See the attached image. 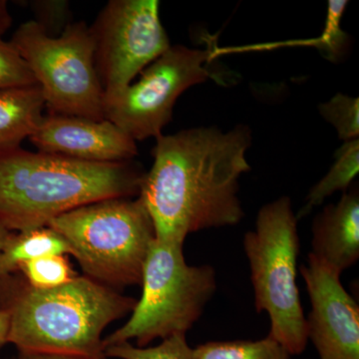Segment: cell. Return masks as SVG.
I'll return each instance as SVG.
<instances>
[{
	"label": "cell",
	"mask_w": 359,
	"mask_h": 359,
	"mask_svg": "<svg viewBox=\"0 0 359 359\" xmlns=\"http://www.w3.org/2000/svg\"><path fill=\"white\" fill-rule=\"evenodd\" d=\"M13 231L7 230L6 226L0 224V247L4 244Z\"/></svg>",
	"instance_id": "cell-25"
},
{
	"label": "cell",
	"mask_w": 359,
	"mask_h": 359,
	"mask_svg": "<svg viewBox=\"0 0 359 359\" xmlns=\"http://www.w3.org/2000/svg\"><path fill=\"white\" fill-rule=\"evenodd\" d=\"M106 358L118 359H195L186 334H175L152 347L135 346L130 342L113 344L104 351Z\"/></svg>",
	"instance_id": "cell-18"
},
{
	"label": "cell",
	"mask_w": 359,
	"mask_h": 359,
	"mask_svg": "<svg viewBox=\"0 0 359 359\" xmlns=\"http://www.w3.org/2000/svg\"><path fill=\"white\" fill-rule=\"evenodd\" d=\"M20 273L29 287L51 290L61 287L76 278L66 255H45L26 262Z\"/></svg>",
	"instance_id": "cell-17"
},
{
	"label": "cell",
	"mask_w": 359,
	"mask_h": 359,
	"mask_svg": "<svg viewBox=\"0 0 359 359\" xmlns=\"http://www.w3.org/2000/svg\"><path fill=\"white\" fill-rule=\"evenodd\" d=\"M297 222L292 200L283 196L261 208L256 229L244 237L257 311L268 313L269 337L290 355L304 353L309 342L297 285L301 252Z\"/></svg>",
	"instance_id": "cell-5"
},
{
	"label": "cell",
	"mask_w": 359,
	"mask_h": 359,
	"mask_svg": "<svg viewBox=\"0 0 359 359\" xmlns=\"http://www.w3.org/2000/svg\"><path fill=\"white\" fill-rule=\"evenodd\" d=\"M90 29L104 100L132 84L171 47L157 0H111Z\"/></svg>",
	"instance_id": "cell-9"
},
{
	"label": "cell",
	"mask_w": 359,
	"mask_h": 359,
	"mask_svg": "<svg viewBox=\"0 0 359 359\" xmlns=\"http://www.w3.org/2000/svg\"><path fill=\"white\" fill-rule=\"evenodd\" d=\"M47 226L65 238L84 276L113 289L141 285L156 235L139 198H112L82 205Z\"/></svg>",
	"instance_id": "cell-4"
},
{
	"label": "cell",
	"mask_w": 359,
	"mask_h": 359,
	"mask_svg": "<svg viewBox=\"0 0 359 359\" xmlns=\"http://www.w3.org/2000/svg\"><path fill=\"white\" fill-rule=\"evenodd\" d=\"M29 140L39 152L85 162H129L138 154L136 142L106 119L51 113L43 116Z\"/></svg>",
	"instance_id": "cell-11"
},
{
	"label": "cell",
	"mask_w": 359,
	"mask_h": 359,
	"mask_svg": "<svg viewBox=\"0 0 359 359\" xmlns=\"http://www.w3.org/2000/svg\"><path fill=\"white\" fill-rule=\"evenodd\" d=\"M136 304L86 276L51 290L33 289L16 275L0 283V309L8 314L7 344L21 353L105 359L104 330Z\"/></svg>",
	"instance_id": "cell-2"
},
{
	"label": "cell",
	"mask_w": 359,
	"mask_h": 359,
	"mask_svg": "<svg viewBox=\"0 0 359 359\" xmlns=\"http://www.w3.org/2000/svg\"><path fill=\"white\" fill-rule=\"evenodd\" d=\"M195 359H290V354L269 335L263 339L210 341L194 348Z\"/></svg>",
	"instance_id": "cell-16"
},
{
	"label": "cell",
	"mask_w": 359,
	"mask_h": 359,
	"mask_svg": "<svg viewBox=\"0 0 359 359\" xmlns=\"http://www.w3.org/2000/svg\"><path fill=\"white\" fill-rule=\"evenodd\" d=\"M346 0H330L327 6V18L325 29L320 37V48L327 54L328 57L339 55L346 41V34L340 28V20L346 11Z\"/></svg>",
	"instance_id": "cell-21"
},
{
	"label": "cell",
	"mask_w": 359,
	"mask_h": 359,
	"mask_svg": "<svg viewBox=\"0 0 359 359\" xmlns=\"http://www.w3.org/2000/svg\"><path fill=\"white\" fill-rule=\"evenodd\" d=\"M8 334V314L4 309H0V348L7 344Z\"/></svg>",
	"instance_id": "cell-24"
},
{
	"label": "cell",
	"mask_w": 359,
	"mask_h": 359,
	"mask_svg": "<svg viewBox=\"0 0 359 359\" xmlns=\"http://www.w3.org/2000/svg\"><path fill=\"white\" fill-rule=\"evenodd\" d=\"M301 273L311 304L308 337L320 359H359V306L339 273L311 255Z\"/></svg>",
	"instance_id": "cell-10"
},
{
	"label": "cell",
	"mask_w": 359,
	"mask_h": 359,
	"mask_svg": "<svg viewBox=\"0 0 359 359\" xmlns=\"http://www.w3.org/2000/svg\"><path fill=\"white\" fill-rule=\"evenodd\" d=\"M18 359H88L79 356L61 355V354L21 353Z\"/></svg>",
	"instance_id": "cell-22"
},
{
	"label": "cell",
	"mask_w": 359,
	"mask_h": 359,
	"mask_svg": "<svg viewBox=\"0 0 359 359\" xmlns=\"http://www.w3.org/2000/svg\"><path fill=\"white\" fill-rule=\"evenodd\" d=\"M145 173L129 162H85L20 147L0 151V224L34 230L82 205L139 196Z\"/></svg>",
	"instance_id": "cell-3"
},
{
	"label": "cell",
	"mask_w": 359,
	"mask_h": 359,
	"mask_svg": "<svg viewBox=\"0 0 359 359\" xmlns=\"http://www.w3.org/2000/svg\"><path fill=\"white\" fill-rule=\"evenodd\" d=\"M321 116L337 130L339 139L344 142L358 139V98L337 93L318 107Z\"/></svg>",
	"instance_id": "cell-19"
},
{
	"label": "cell",
	"mask_w": 359,
	"mask_h": 359,
	"mask_svg": "<svg viewBox=\"0 0 359 359\" xmlns=\"http://www.w3.org/2000/svg\"><path fill=\"white\" fill-rule=\"evenodd\" d=\"M359 172V140L344 142L335 154V162L327 174L311 188L306 197V205L297 215V219L309 214L332 194L346 193Z\"/></svg>",
	"instance_id": "cell-15"
},
{
	"label": "cell",
	"mask_w": 359,
	"mask_h": 359,
	"mask_svg": "<svg viewBox=\"0 0 359 359\" xmlns=\"http://www.w3.org/2000/svg\"><path fill=\"white\" fill-rule=\"evenodd\" d=\"M11 25V16L7 8L6 1L0 0V35L8 29Z\"/></svg>",
	"instance_id": "cell-23"
},
{
	"label": "cell",
	"mask_w": 359,
	"mask_h": 359,
	"mask_svg": "<svg viewBox=\"0 0 359 359\" xmlns=\"http://www.w3.org/2000/svg\"><path fill=\"white\" fill-rule=\"evenodd\" d=\"M45 255H71L65 238L48 226L13 231L0 247V283L20 273L21 266Z\"/></svg>",
	"instance_id": "cell-14"
},
{
	"label": "cell",
	"mask_w": 359,
	"mask_h": 359,
	"mask_svg": "<svg viewBox=\"0 0 359 359\" xmlns=\"http://www.w3.org/2000/svg\"><path fill=\"white\" fill-rule=\"evenodd\" d=\"M11 42L29 66L51 113L104 119L95 43L86 23H69L55 36L36 21H26Z\"/></svg>",
	"instance_id": "cell-7"
},
{
	"label": "cell",
	"mask_w": 359,
	"mask_h": 359,
	"mask_svg": "<svg viewBox=\"0 0 359 359\" xmlns=\"http://www.w3.org/2000/svg\"><path fill=\"white\" fill-rule=\"evenodd\" d=\"M214 51L171 46L141 72L136 83L104 100V119L135 142L158 138L171 121L175 103L187 89L212 77Z\"/></svg>",
	"instance_id": "cell-8"
},
{
	"label": "cell",
	"mask_w": 359,
	"mask_h": 359,
	"mask_svg": "<svg viewBox=\"0 0 359 359\" xmlns=\"http://www.w3.org/2000/svg\"><path fill=\"white\" fill-rule=\"evenodd\" d=\"M311 256L341 275L359 259L358 189L344 193L313 219Z\"/></svg>",
	"instance_id": "cell-12"
},
{
	"label": "cell",
	"mask_w": 359,
	"mask_h": 359,
	"mask_svg": "<svg viewBox=\"0 0 359 359\" xmlns=\"http://www.w3.org/2000/svg\"><path fill=\"white\" fill-rule=\"evenodd\" d=\"M183 245L155 238L143 266L141 299L129 320L103 339L104 349L130 340L146 347L186 334L200 320L216 292V271L209 264H187Z\"/></svg>",
	"instance_id": "cell-6"
},
{
	"label": "cell",
	"mask_w": 359,
	"mask_h": 359,
	"mask_svg": "<svg viewBox=\"0 0 359 359\" xmlns=\"http://www.w3.org/2000/svg\"><path fill=\"white\" fill-rule=\"evenodd\" d=\"M46 107L39 85L0 90V151L20 147L34 133Z\"/></svg>",
	"instance_id": "cell-13"
},
{
	"label": "cell",
	"mask_w": 359,
	"mask_h": 359,
	"mask_svg": "<svg viewBox=\"0 0 359 359\" xmlns=\"http://www.w3.org/2000/svg\"><path fill=\"white\" fill-rule=\"evenodd\" d=\"M37 85L29 66L11 41L0 35V90Z\"/></svg>",
	"instance_id": "cell-20"
},
{
	"label": "cell",
	"mask_w": 359,
	"mask_h": 359,
	"mask_svg": "<svg viewBox=\"0 0 359 359\" xmlns=\"http://www.w3.org/2000/svg\"><path fill=\"white\" fill-rule=\"evenodd\" d=\"M252 132L238 125L160 135L154 163L142 180L138 198L154 224L156 238L184 244L196 231L236 226L245 216L238 180L250 171Z\"/></svg>",
	"instance_id": "cell-1"
}]
</instances>
